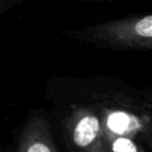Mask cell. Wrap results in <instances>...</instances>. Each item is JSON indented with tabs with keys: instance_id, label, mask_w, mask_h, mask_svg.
I'll list each match as a JSON object with an SVG mask.
<instances>
[{
	"instance_id": "cell-5",
	"label": "cell",
	"mask_w": 152,
	"mask_h": 152,
	"mask_svg": "<svg viewBox=\"0 0 152 152\" xmlns=\"http://www.w3.org/2000/svg\"><path fill=\"white\" fill-rule=\"evenodd\" d=\"M133 32L140 38L152 39V15L144 17L135 21L133 25Z\"/></svg>"
},
{
	"instance_id": "cell-2",
	"label": "cell",
	"mask_w": 152,
	"mask_h": 152,
	"mask_svg": "<svg viewBox=\"0 0 152 152\" xmlns=\"http://www.w3.org/2000/svg\"><path fill=\"white\" fill-rule=\"evenodd\" d=\"M100 120L106 141L119 137L133 138L134 134L144 128V122L140 119L124 110L109 112Z\"/></svg>"
},
{
	"instance_id": "cell-4",
	"label": "cell",
	"mask_w": 152,
	"mask_h": 152,
	"mask_svg": "<svg viewBox=\"0 0 152 152\" xmlns=\"http://www.w3.org/2000/svg\"><path fill=\"white\" fill-rule=\"evenodd\" d=\"M108 152H146L133 138L119 137L106 141Z\"/></svg>"
},
{
	"instance_id": "cell-1",
	"label": "cell",
	"mask_w": 152,
	"mask_h": 152,
	"mask_svg": "<svg viewBox=\"0 0 152 152\" xmlns=\"http://www.w3.org/2000/svg\"><path fill=\"white\" fill-rule=\"evenodd\" d=\"M69 137L75 152H108L101 120L94 113H76L69 128Z\"/></svg>"
},
{
	"instance_id": "cell-3",
	"label": "cell",
	"mask_w": 152,
	"mask_h": 152,
	"mask_svg": "<svg viewBox=\"0 0 152 152\" xmlns=\"http://www.w3.org/2000/svg\"><path fill=\"white\" fill-rule=\"evenodd\" d=\"M15 152H58V150L46 125L34 121L24 129Z\"/></svg>"
}]
</instances>
